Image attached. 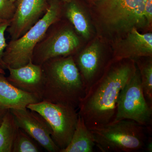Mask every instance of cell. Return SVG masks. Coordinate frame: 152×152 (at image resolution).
<instances>
[{
  "label": "cell",
  "instance_id": "1",
  "mask_svg": "<svg viewBox=\"0 0 152 152\" xmlns=\"http://www.w3.org/2000/svg\"><path fill=\"white\" fill-rule=\"evenodd\" d=\"M115 61L88 90L78 107V113L90 130L113 121L121 90L134 73V61Z\"/></svg>",
  "mask_w": 152,
  "mask_h": 152
},
{
  "label": "cell",
  "instance_id": "2",
  "mask_svg": "<svg viewBox=\"0 0 152 152\" xmlns=\"http://www.w3.org/2000/svg\"><path fill=\"white\" fill-rule=\"evenodd\" d=\"M41 66L44 75L42 100L77 109L86 91L74 58H54Z\"/></svg>",
  "mask_w": 152,
  "mask_h": 152
},
{
  "label": "cell",
  "instance_id": "3",
  "mask_svg": "<svg viewBox=\"0 0 152 152\" xmlns=\"http://www.w3.org/2000/svg\"><path fill=\"white\" fill-rule=\"evenodd\" d=\"M148 128L134 121H115L91 130L96 146L102 152H134L145 149Z\"/></svg>",
  "mask_w": 152,
  "mask_h": 152
},
{
  "label": "cell",
  "instance_id": "4",
  "mask_svg": "<svg viewBox=\"0 0 152 152\" xmlns=\"http://www.w3.org/2000/svg\"><path fill=\"white\" fill-rule=\"evenodd\" d=\"M60 10L59 1L52 0L47 12L38 21L18 39L11 40L3 57L7 67H20L32 61L35 48L52 25L58 20Z\"/></svg>",
  "mask_w": 152,
  "mask_h": 152
},
{
  "label": "cell",
  "instance_id": "5",
  "mask_svg": "<svg viewBox=\"0 0 152 152\" xmlns=\"http://www.w3.org/2000/svg\"><path fill=\"white\" fill-rule=\"evenodd\" d=\"M147 0H99L100 18L110 32L126 34L133 29L149 26L145 17Z\"/></svg>",
  "mask_w": 152,
  "mask_h": 152
},
{
  "label": "cell",
  "instance_id": "6",
  "mask_svg": "<svg viewBox=\"0 0 152 152\" xmlns=\"http://www.w3.org/2000/svg\"><path fill=\"white\" fill-rule=\"evenodd\" d=\"M27 108L43 117L51 128L52 139L60 151L65 148L75 129L79 116L77 109L68 105L45 101L30 104Z\"/></svg>",
  "mask_w": 152,
  "mask_h": 152
},
{
  "label": "cell",
  "instance_id": "7",
  "mask_svg": "<svg viewBox=\"0 0 152 152\" xmlns=\"http://www.w3.org/2000/svg\"><path fill=\"white\" fill-rule=\"evenodd\" d=\"M124 119L134 121L151 130L152 107L147 102L144 96L137 67L132 77L120 92L117 101L113 121Z\"/></svg>",
  "mask_w": 152,
  "mask_h": 152
},
{
  "label": "cell",
  "instance_id": "8",
  "mask_svg": "<svg viewBox=\"0 0 152 152\" xmlns=\"http://www.w3.org/2000/svg\"><path fill=\"white\" fill-rule=\"evenodd\" d=\"M80 41L75 33L65 28L45 35L36 46L32 62L42 65L48 60L58 57L68 56L80 45Z\"/></svg>",
  "mask_w": 152,
  "mask_h": 152
},
{
  "label": "cell",
  "instance_id": "9",
  "mask_svg": "<svg viewBox=\"0 0 152 152\" xmlns=\"http://www.w3.org/2000/svg\"><path fill=\"white\" fill-rule=\"evenodd\" d=\"M18 127L49 152H60L51 137L50 125L37 112L27 108L11 110Z\"/></svg>",
  "mask_w": 152,
  "mask_h": 152
},
{
  "label": "cell",
  "instance_id": "10",
  "mask_svg": "<svg viewBox=\"0 0 152 152\" xmlns=\"http://www.w3.org/2000/svg\"><path fill=\"white\" fill-rule=\"evenodd\" d=\"M15 11L8 28L11 40L23 36L45 13L47 0H18Z\"/></svg>",
  "mask_w": 152,
  "mask_h": 152
},
{
  "label": "cell",
  "instance_id": "11",
  "mask_svg": "<svg viewBox=\"0 0 152 152\" xmlns=\"http://www.w3.org/2000/svg\"><path fill=\"white\" fill-rule=\"evenodd\" d=\"M74 59L87 92L105 71H104L105 61L99 45L96 42L92 44Z\"/></svg>",
  "mask_w": 152,
  "mask_h": 152
},
{
  "label": "cell",
  "instance_id": "12",
  "mask_svg": "<svg viewBox=\"0 0 152 152\" xmlns=\"http://www.w3.org/2000/svg\"><path fill=\"white\" fill-rule=\"evenodd\" d=\"M10 75L7 77L14 86L42 100L43 84V71L42 66L30 61L27 64L18 68L7 67Z\"/></svg>",
  "mask_w": 152,
  "mask_h": 152
},
{
  "label": "cell",
  "instance_id": "13",
  "mask_svg": "<svg viewBox=\"0 0 152 152\" xmlns=\"http://www.w3.org/2000/svg\"><path fill=\"white\" fill-rule=\"evenodd\" d=\"M120 42L118 49L114 54V61L124 59L135 60L143 57H151L152 34H140L137 29H133Z\"/></svg>",
  "mask_w": 152,
  "mask_h": 152
},
{
  "label": "cell",
  "instance_id": "14",
  "mask_svg": "<svg viewBox=\"0 0 152 152\" xmlns=\"http://www.w3.org/2000/svg\"><path fill=\"white\" fill-rule=\"evenodd\" d=\"M5 75L0 73V110H25L30 104L41 101L34 95L14 86Z\"/></svg>",
  "mask_w": 152,
  "mask_h": 152
},
{
  "label": "cell",
  "instance_id": "15",
  "mask_svg": "<svg viewBox=\"0 0 152 152\" xmlns=\"http://www.w3.org/2000/svg\"><path fill=\"white\" fill-rule=\"evenodd\" d=\"M95 146L96 144L92 132L79 115L70 142L65 148L60 152H93Z\"/></svg>",
  "mask_w": 152,
  "mask_h": 152
},
{
  "label": "cell",
  "instance_id": "16",
  "mask_svg": "<svg viewBox=\"0 0 152 152\" xmlns=\"http://www.w3.org/2000/svg\"><path fill=\"white\" fill-rule=\"evenodd\" d=\"M18 129L13 115L8 110L0 125V152H12Z\"/></svg>",
  "mask_w": 152,
  "mask_h": 152
},
{
  "label": "cell",
  "instance_id": "17",
  "mask_svg": "<svg viewBox=\"0 0 152 152\" xmlns=\"http://www.w3.org/2000/svg\"><path fill=\"white\" fill-rule=\"evenodd\" d=\"M67 4L66 16L73 26L77 32L84 37L88 38L90 28L88 22L81 8L75 1L71 0Z\"/></svg>",
  "mask_w": 152,
  "mask_h": 152
},
{
  "label": "cell",
  "instance_id": "18",
  "mask_svg": "<svg viewBox=\"0 0 152 152\" xmlns=\"http://www.w3.org/2000/svg\"><path fill=\"white\" fill-rule=\"evenodd\" d=\"M137 61L140 76L141 83L147 102L152 107V61L151 59Z\"/></svg>",
  "mask_w": 152,
  "mask_h": 152
},
{
  "label": "cell",
  "instance_id": "19",
  "mask_svg": "<svg viewBox=\"0 0 152 152\" xmlns=\"http://www.w3.org/2000/svg\"><path fill=\"white\" fill-rule=\"evenodd\" d=\"M24 131L18 128L17 130L12 152H39V144Z\"/></svg>",
  "mask_w": 152,
  "mask_h": 152
},
{
  "label": "cell",
  "instance_id": "20",
  "mask_svg": "<svg viewBox=\"0 0 152 152\" xmlns=\"http://www.w3.org/2000/svg\"><path fill=\"white\" fill-rule=\"evenodd\" d=\"M16 6L10 0H0V20L10 21L13 17Z\"/></svg>",
  "mask_w": 152,
  "mask_h": 152
},
{
  "label": "cell",
  "instance_id": "21",
  "mask_svg": "<svg viewBox=\"0 0 152 152\" xmlns=\"http://www.w3.org/2000/svg\"><path fill=\"white\" fill-rule=\"evenodd\" d=\"M10 23V21H4L0 22V68L7 69V66L3 61L4 53L7 46L6 42L5 32Z\"/></svg>",
  "mask_w": 152,
  "mask_h": 152
},
{
  "label": "cell",
  "instance_id": "22",
  "mask_svg": "<svg viewBox=\"0 0 152 152\" xmlns=\"http://www.w3.org/2000/svg\"><path fill=\"white\" fill-rule=\"evenodd\" d=\"M145 17L149 26L152 20V0H147L145 8Z\"/></svg>",
  "mask_w": 152,
  "mask_h": 152
},
{
  "label": "cell",
  "instance_id": "23",
  "mask_svg": "<svg viewBox=\"0 0 152 152\" xmlns=\"http://www.w3.org/2000/svg\"><path fill=\"white\" fill-rule=\"evenodd\" d=\"M145 149L147 152H152V138L150 137L147 140L146 143Z\"/></svg>",
  "mask_w": 152,
  "mask_h": 152
},
{
  "label": "cell",
  "instance_id": "24",
  "mask_svg": "<svg viewBox=\"0 0 152 152\" xmlns=\"http://www.w3.org/2000/svg\"><path fill=\"white\" fill-rule=\"evenodd\" d=\"M7 110H0V125H1L2 122L3 118H4L5 114Z\"/></svg>",
  "mask_w": 152,
  "mask_h": 152
},
{
  "label": "cell",
  "instance_id": "25",
  "mask_svg": "<svg viewBox=\"0 0 152 152\" xmlns=\"http://www.w3.org/2000/svg\"><path fill=\"white\" fill-rule=\"evenodd\" d=\"M59 1H62L63 2L65 3H68L69 2L71 1V0H58Z\"/></svg>",
  "mask_w": 152,
  "mask_h": 152
},
{
  "label": "cell",
  "instance_id": "26",
  "mask_svg": "<svg viewBox=\"0 0 152 152\" xmlns=\"http://www.w3.org/2000/svg\"><path fill=\"white\" fill-rule=\"evenodd\" d=\"M0 73L5 74V72H4V70L0 68Z\"/></svg>",
  "mask_w": 152,
  "mask_h": 152
},
{
  "label": "cell",
  "instance_id": "27",
  "mask_svg": "<svg viewBox=\"0 0 152 152\" xmlns=\"http://www.w3.org/2000/svg\"><path fill=\"white\" fill-rule=\"evenodd\" d=\"M89 1H91L93 2L95 4H96L99 0H89Z\"/></svg>",
  "mask_w": 152,
  "mask_h": 152
},
{
  "label": "cell",
  "instance_id": "28",
  "mask_svg": "<svg viewBox=\"0 0 152 152\" xmlns=\"http://www.w3.org/2000/svg\"><path fill=\"white\" fill-rule=\"evenodd\" d=\"M10 1L12 3L15 4V3L17 1H18V0H10Z\"/></svg>",
  "mask_w": 152,
  "mask_h": 152
},
{
  "label": "cell",
  "instance_id": "29",
  "mask_svg": "<svg viewBox=\"0 0 152 152\" xmlns=\"http://www.w3.org/2000/svg\"><path fill=\"white\" fill-rule=\"evenodd\" d=\"M2 21H4V20H0V22H2Z\"/></svg>",
  "mask_w": 152,
  "mask_h": 152
}]
</instances>
